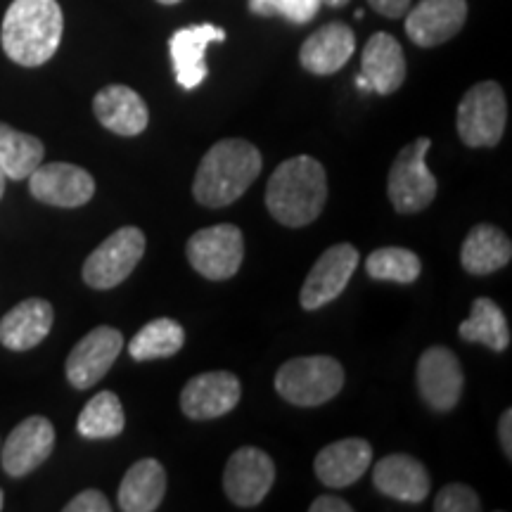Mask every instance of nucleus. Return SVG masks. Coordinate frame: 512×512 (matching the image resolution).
<instances>
[{"label":"nucleus","mask_w":512,"mask_h":512,"mask_svg":"<svg viewBox=\"0 0 512 512\" xmlns=\"http://www.w3.org/2000/svg\"><path fill=\"white\" fill-rule=\"evenodd\" d=\"M261 152L245 138H226L209 147L197 166L192 195L202 207L221 209L240 200L261 174Z\"/></svg>","instance_id":"f257e3e1"},{"label":"nucleus","mask_w":512,"mask_h":512,"mask_svg":"<svg viewBox=\"0 0 512 512\" xmlns=\"http://www.w3.org/2000/svg\"><path fill=\"white\" fill-rule=\"evenodd\" d=\"M328 202V174L318 159L299 155L285 159L266 185V207L287 228L313 223Z\"/></svg>","instance_id":"f03ea898"},{"label":"nucleus","mask_w":512,"mask_h":512,"mask_svg":"<svg viewBox=\"0 0 512 512\" xmlns=\"http://www.w3.org/2000/svg\"><path fill=\"white\" fill-rule=\"evenodd\" d=\"M64 17L57 0H12L3 17L0 43L19 67H41L62 43Z\"/></svg>","instance_id":"7ed1b4c3"},{"label":"nucleus","mask_w":512,"mask_h":512,"mask_svg":"<svg viewBox=\"0 0 512 512\" xmlns=\"http://www.w3.org/2000/svg\"><path fill=\"white\" fill-rule=\"evenodd\" d=\"M344 387V368L332 356H299L275 373V392L292 406L316 408L335 399Z\"/></svg>","instance_id":"20e7f679"},{"label":"nucleus","mask_w":512,"mask_h":512,"mask_svg":"<svg viewBox=\"0 0 512 512\" xmlns=\"http://www.w3.org/2000/svg\"><path fill=\"white\" fill-rule=\"evenodd\" d=\"M432 140L418 138L394 159L387 176V195L399 214H418L437 197V178L427 169V152Z\"/></svg>","instance_id":"39448f33"},{"label":"nucleus","mask_w":512,"mask_h":512,"mask_svg":"<svg viewBox=\"0 0 512 512\" xmlns=\"http://www.w3.org/2000/svg\"><path fill=\"white\" fill-rule=\"evenodd\" d=\"M508 124V100L496 81H479L458 105V136L467 147H494Z\"/></svg>","instance_id":"423d86ee"},{"label":"nucleus","mask_w":512,"mask_h":512,"mask_svg":"<svg viewBox=\"0 0 512 512\" xmlns=\"http://www.w3.org/2000/svg\"><path fill=\"white\" fill-rule=\"evenodd\" d=\"M145 254V235L136 226L114 230L83 264V283L93 290H112L124 283Z\"/></svg>","instance_id":"0eeeda50"},{"label":"nucleus","mask_w":512,"mask_h":512,"mask_svg":"<svg viewBox=\"0 0 512 512\" xmlns=\"http://www.w3.org/2000/svg\"><path fill=\"white\" fill-rule=\"evenodd\" d=\"M190 266L207 280H228L240 271L245 259V238L233 223L202 228L185 247Z\"/></svg>","instance_id":"6e6552de"},{"label":"nucleus","mask_w":512,"mask_h":512,"mask_svg":"<svg viewBox=\"0 0 512 512\" xmlns=\"http://www.w3.org/2000/svg\"><path fill=\"white\" fill-rule=\"evenodd\" d=\"M358 261H361V254L349 242H339V245L325 249L304 280L302 294H299L302 309L318 311L325 304L335 302L349 285L351 275L356 273Z\"/></svg>","instance_id":"1a4fd4ad"},{"label":"nucleus","mask_w":512,"mask_h":512,"mask_svg":"<svg viewBox=\"0 0 512 512\" xmlns=\"http://www.w3.org/2000/svg\"><path fill=\"white\" fill-rule=\"evenodd\" d=\"M275 482V463L266 451L256 446H242L228 458L223 472V489L230 503L238 508H254L271 491Z\"/></svg>","instance_id":"9d476101"},{"label":"nucleus","mask_w":512,"mask_h":512,"mask_svg":"<svg viewBox=\"0 0 512 512\" xmlns=\"http://www.w3.org/2000/svg\"><path fill=\"white\" fill-rule=\"evenodd\" d=\"M55 448V427L43 415H31L22 420L5 444L0 446V463L5 475L27 477L36 467H41L50 458Z\"/></svg>","instance_id":"9b49d317"},{"label":"nucleus","mask_w":512,"mask_h":512,"mask_svg":"<svg viewBox=\"0 0 512 512\" xmlns=\"http://www.w3.org/2000/svg\"><path fill=\"white\" fill-rule=\"evenodd\" d=\"M29 192L34 200L50 207L74 209L93 200L95 178L76 164L50 162L36 166L29 176Z\"/></svg>","instance_id":"f8f14e48"},{"label":"nucleus","mask_w":512,"mask_h":512,"mask_svg":"<svg viewBox=\"0 0 512 512\" xmlns=\"http://www.w3.org/2000/svg\"><path fill=\"white\" fill-rule=\"evenodd\" d=\"M121 349H124V337L117 328L100 325L88 332L79 344L72 349L67 358V380L74 389H91L102 377L110 373L117 361Z\"/></svg>","instance_id":"ddd939ff"},{"label":"nucleus","mask_w":512,"mask_h":512,"mask_svg":"<svg viewBox=\"0 0 512 512\" xmlns=\"http://www.w3.org/2000/svg\"><path fill=\"white\" fill-rule=\"evenodd\" d=\"M465 375L458 356L446 347H430L418 361V389L422 401L439 413L458 406L463 396Z\"/></svg>","instance_id":"4468645a"},{"label":"nucleus","mask_w":512,"mask_h":512,"mask_svg":"<svg viewBox=\"0 0 512 512\" xmlns=\"http://www.w3.org/2000/svg\"><path fill=\"white\" fill-rule=\"evenodd\" d=\"M242 384L228 370H211L185 384L181 392V411L190 420H214L233 411L240 403Z\"/></svg>","instance_id":"2eb2a0df"},{"label":"nucleus","mask_w":512,"mask_h":512,"mask_svg":"<svg viewBox=\"0 0 512 512\" xmlns=\"http://www.w3.org/2000/svg\"><path fill=\"white\" fill-rule=\"evenodd\" d=\"M467 19V0H420L406 17V34L415 46L437 48L451 41Z\"/></svg>","instance_id":"dca6fc26"},{"label":"nucleus","mask_w":512,"mask_h":512,"mask_svg":"<svg viewBox=\"0 0 512 512\" xmlns=\"http://www.w3.org/2000/svg\"><path fill=\"white\" fill-rule=\"evenodd\" d=\"M95 119L100 121L107 131L117 133L121 138L140 136L150 124V112H147L145 100L133 91V88L121 86H105L93 98Z\"/></svg>","instance_id":"f3484780"},{"label":"nucleus","mask_w":512,"mask_h":512,"mask_svg":"<svg viewBox=\"0 0 512 512\" xmlns=\"http://www.w3.org/2000/svg\"><path fill=\"white\" fill-rule=\"evenodd\" d=\"M370 460H373V448H370L368 441L349 437L325 446L316 456L313 470H316V477L325 486L344 489V486L356 484L358 479L366 475Z\"/></svg>","instance_id":"a211bd4d"},{"label":"nucleus","mask_w":512,"mask_h":512,"mask_svg":"<svg viewBox=\"0 0 512 512\" xmlns=\"http://www.w3.org/2000/svg\"><path fill=\"white\" fill-rule=\"evenodd\" d=\"M53 320V304L41 297L24 299L0 320V344L10 351L34 349L50 335Z\"/></svg>","instance_id":"6ab92c4d"},{"label":"nucleus","mask_w":512,"mask_h":512,"mask_svg":"<svg viewBox=\"0 0 512 512\" xmlns=\"http://www.w3.org/2000/svg\"><path fill=\"white\" fill-rule=\"evenodd\" d=\"M375 489L401 503H422L430 494V475L418 458L406 453L382 458L373 470Z\"/></svg>","instance_id":"aec40b11"},{"label":"nucleus","mask_w":512,"mask_h":512,"mask_svg":"<svg viewBox=\"0 0 512 512\" xmlns=\"http://www.w3.org/2000/svg\"><path fill=\"white\" fill-rule=\"evenodd\" d=\"M226 31L214 27V24H197V27L178 29L169 41L171 60H174L176 79L183 88H195L207 79L209 69L204 62L209 43L223 41Z\"/></svg>","instance_id":"412c9836"},{"label":"nucleus","mask_w":512,"mask_h":512,"mask_svg":"<svg viewBox=\"0 0 512 512\" xmlns=\"http://www.w3.org/2000/svg\"><path fill=\"white\" fill-rule=\"evenodd\" d=\"M356 50V36L344 22H332L311 34L299 50V62L306 72L328 76L351 60Z\"/></svg>","instance_id":"4be33fe9"},{"label":"nucleus","mask_w":512,"mask_h":512,"mask_svg":"<svg viewBox=\"0 0 512 512\" xmlns=\"http://www.w3.org/2000/svg\"><path fill=\"white\" fill-rule=\"evenodd\" d=\"M361 74L368 86L380 95H392L406 81V57L401 43L394 36L373 34L361 55Z\"/></svg>","instance_id":"5701e85b"},{"label":"nucleus","mask_w":512,"mask_h":512,"mask_svg":"<svg viewBox=\"0 0 512 512\" xmlns=\"http://www.w3.org/2000/svg\"><path fill=\"white\" fill-rule=\"evenodd\" d=\"M166 494V472L159 460L143 458L128 467L119 486V508L124 512H155Z\"/></svg>","instance_id":"b1692460"},{"label":"nucleus","mask_w":512,"mask_h":512,"mask_svg":"<svg viewBox=\"0 0 512 512\" xmlns=\"http://www.w3.org/2000/svg\"><path fill=\"white\" fill-rule=\"evenodd\" d=\"M512 259V242L501 228L479 223L467 233L460 247V264L472 275H491L508 266Z\"/></svg>","instance_id":"393cba45"},{"label":"nucleus","mask_w":512,"mask_h":512,"mask_svg":"<svg viewBox=\"0 0 512 512\" xmlns=\"http://www.w3.org/2000/svg\"><path fill=\"white\" fill-rule=\"evenodd\" d=\"M43 157L46 147L41 140L0 121V169L8 181H27L43 164Z\"/></svg>","instance_id":"a878e982"},{"label":"nucleus","mask_w":512,"mask_h":512,"mask_svg":"<svg viewBox=\"0 0 512 512\" xmlns=\"http://www.w3.org/2000/svg\"><path fill=\"white\" fill-rule=\"evenodd\" d=\"M458 332L465 342L484 344L491 351H505L510 347L508 318H505L501 306L494 299H475L470 309V318L460 323Z\"/></svg>","instance_id":"bb28decb"},{"label":"nucleus","mask_w":512,"mask_h":512,"mask_svg":"<svg viewBox=\"0 0 512 512\" xmlns=\"http://www.w3.org/2000/svg\"><path fill=\"white\" fill-rule=\"evenodd\" d=\"M185 344V330L181 323L171 318H157L143 325L131 342L128 354L133 361H155V358H169L178 354Z\"/></svg>","instance_id":"cd10ccee"},{"label":"nucleus","mask_w":512,"mask_h":512,"mask_svg":"<svg viewBox=\"0 0 512 512\" xmlns=\"http://www.w3.org/2000/svg\"><path fill=\"white\" fill-rule=\"evenodd\" d=\"M126 415L119 396L114 392H100L86 403L76 422V430L83 439H114L124 432Z\"/></svg>","instance_id":"c85d7f7f"},{"label":"nucleus","mask_w":512,"mask_h":512,"mask_svg":"<svg viewBox=\"0 0 512 512\" xmlns=\"http://www.w3.org/2000/svg\"><path fill=\"white\" fill-rule=\"evenodd\" d=\"M422 271L420 256L403 247H382L375 249L366 259V273L373 280H387V283H415Z\"/></svg>","instance_id":"c756f323"},{"label":"nucleus","mask_w":512,"mask_h":512,"mask_svg":"<svg viewBox=\"0 0 512 512\" xmlns=\"http://www.w3.org/2000/svg\"><path fill=\"white\" fill-rule=\"evenodd\" d=\"M434 510L437 512H477L482 510V503H479V496L470 486L465 484H446L444 489L437 494V501H434Z\"/></svg>","instance_id":"7c9ffc66"},{"label":"nucleus","mask_w":512,"mask_h":512,"mask_svg":"<svg viewBox=\"0 0 512 512\" xmlns=\"http://www.w3.org/2000/svg\"><path fill=\"white\" fill-rule=\"evenodd\" d=\"M280 17L290 19L294 24H306L318 15L323 0H278Z\"/></svg>","instance_id":"2f4dec72"},{"label":"nucleus","mask_w":512,"mask_h":512,"mask_svg":"<svg viewBox=\"0 0 512 512\" xmlns=\"http://www.w3.org/2000/svg\"><path fill=\"white\" fill-rule=\"evenodd\" d=\"M112 503L98 489H86L64 505V512H110Z\"/></svg>","instance_id":"473e14b6"},{"label":"nucleus","mask_w":512,"mask_h":512,"mask_svg":"<svg viewBox=\"0 0 512 512\" xmlns=\"http://www.w3.org/2000/svg\"><path fill=\"white\" fill-rule=\"evenodd\" d=\"M370 8L375 12H380L382 17H389V19H399L408 12V5H411V0H368Z\"/></svg>","instance_id":"72a5a7b5"},{"label":"nucleus","mask_w":512,"mask_h":512,"mask_svg":"<svg viewBox=\"0 0 512 512\" xmlns=\"http://www.w3.org/2000/svg\"><path fill=\"white\" fill-rule=\"evenodd\" d=\"M311 512H351V505L337 496H318L309 505Z\"/></svg>","instance_id":"f704fd0d"},{"label":"nucleus","mask_w":512,"mask_h":512,"mask_svg":"<svg viewBox=\"0 0 512 512\" xmlns=\"http://www.w3.org/2000/svg\"><path fill=\"white\" fill-rule=\"evenodd\" d=\"M510 427H512V411H505L501 418V425H498V439H501V446L505 456H512V439H510Z\"/></svg>","instance_id":"c9c22d12"},{"label":"nucleus","mask_w":512,"mask_h":512,"mask_svg":"<svg viewBox=\"0 0 512 512\" xmlns=\"http://www.w3.org/2000/svg\"><path fill=\"white\" fill-rule=\"evenodd\" d=\"M249 10L259 17H275L280 15L278 0H249Z\"/></svg>","instance_id":"e433bc0d"},{"label":"nucleus","mask_w":512,"mask_h":512,"mask_svg":"<svg viewBox=\"0 0 512 512\" xmlns=\"http://www.w3.org/2000/svg\"><path fill=\"white\" fill-rule=\"evenodd\" d=\"M349 0H323V5H330V8H342V5H347Z\"/></svg>","instance_id":"4c0bfd02"},{"label":"nucleus","mask_w":512,"mask_h":512,"mask_svg":"<svg viewBox=\"0 0 512 512\" xmlns=\"http://www.w3.org/2000/svg\"><path fill=\"white\" fill-rule=\"evenodd\" d=\"M5 181H8V178H5L3 169H0V197H3V192H5Z\"/></svg>","instance_id":"58836bf2"},{"label":"nucleus","mask_w":512,"mask_h":512,"mask_svg":"<svg viewBox=\"0 0 512 512\" xmlns=\"http://www.w3.org/2000/svg\"><path fill=\"white\" fill-rule=\"evenodd\" d=\"M157 3H162V5H178V3H181V0H157Z\"/></svg>","instance_id":"ea45409f"},{"label":"nucleus","mask_w":512,"mask_h":512,"mask_svg":"<svg viewBox=\"0 0 512 512\" xmlns=\"http://www.w3.org/2000/svg\"><path fill=\"white\" fill-rule=\"evenodd\" d=\"M3 503H5V494H3V489H0V510H3Z\"/></svg>","instance_id":"a19ab883"}]
</instances>
